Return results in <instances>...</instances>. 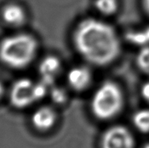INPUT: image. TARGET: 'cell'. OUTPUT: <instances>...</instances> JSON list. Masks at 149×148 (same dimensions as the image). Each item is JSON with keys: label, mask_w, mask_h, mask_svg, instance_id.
Here are the masks:
<instances>
[{"label": "cell", "mask_w": 149, "mask_h": 148, "mask_svg": "<svg viewBox=\"0 0 149 148\" xmlns=\"http://www.w3.org/2000/svg\"><path fill=\"white\" fill-rule=\"evenodd\" d=\"M5 92V88H4V85L2 82L0 81V100L2 99V97H3Z\"/></svg>", "instance_id": "cell-16"}, {"label": "cell", "mask_w": 149, "mask_h": 148, "mask_svg": "<svg viewBox=\"0 0 149 148\" xmlns=\"http://www.w3.org/2000/svg\"><path fill=\"white\" fill-rule=\"evenodd\" d=\"M94 6L98 12L104 15H113L117 12L118 0H95Z\"/></svg>", "instance_id": "cell-12"}, {"label": "cell", "mask_w": 149, "mask_h": 148, "mask_svg": "<svg viewBox=\"0 0 149 148\" xmlns=\"http://www.w3.org/2000/svg\"><path fill=\"white\" fill-rule=\"evenodd\" d=\"M50 96L53 100L57 104H63L67 99V93L61 87L54 86L50 90Z\"/></svg>", "instance_id": "cell-14"}, {"label": "cell", "mask_w": 149, "mask_h": 148, "mask_svg": "<svg viewBox=\"0 0 149 148\" xmlns=\"http://www.w3.org/2000/svg\"><path fill=\"white\" fill-rule=\"evenodd\" d=\"M123 104V93L118 85L113 81H105L95 91L91 109L98 119L109 120L120 112Z\"/></svg>", "instance_id": "cell-3"}, {"label": "cell", "mask_w": 149, "mask_h": 148, "mask_svg": "<svg viewBox=\"0 0 149 148\" xmlns=\"http://www.w3.org/2000/svg\"><path fill=\"white\" fill-rule=\"evenodd\" d=\"M67 81L74 90L79 92L85 90L91 84V71L85 66L73 67L67 74Z\"/></svg>", "instance_id": "cell-8"}, {"label": "cell", "mask_w": 149, "mask_h": 148, "mask_svg": "<svg viewBox=\"0 0 149 148\" xmlns=\"http://www.w3.org/2000/svg\"><path fill=\"white\" fill-rule=\"evenodd\" d=\"M143 7L145 11L149 15V0H143Z\"/></svg>", "instance_id": "cell-17"}, {"label": "cell", "mask_w": 149, "mask_h": 148, "mask_svg": "<svg viewBox=\"0 0 149 148\" xmlns=\"http://www.w3.org/2000/svg\"><path fill=\"white\" fill-rule=\"evenodd\" d=\"M142 148H149V143H147V144H145L144 146H143Z\"/></svg>", "instance_id": "cell-18"}, {"label": "cell", "mask_w": 149, "mask_h": 148, "mask_svg": "<svg viewBox=\"0 0 149 148\" xmlns=\"http://www.w3.org/2000/svg\"><path fill=\"white\" fill-rule=\"evenodd\" d=\"M73 42L79 54L97 66L113 63L121 49L116 30L106 22L93 18L83 19L77 25Z\"/></svg>", "instance_id": "cell-1"}, {"label": "cell", "mask_w": 149, "mask_h": 148, "mask_svg": "<svg viewBox=\"0 0 149 148\" xmlns=\"http://www.w3.org/2000/svg\"><path fill=\"white\" fill-rule=\"evenodd\" d=\"M125 38L128 42L140 48L149 46V26L128 30L125 33Z\"/></svg>", "instance_id": "cell-10"}, {"label": "cell", "mask_w": 149, "mask_h": 148, "mask_svg": "<svg viewBox=\"0 0 149 148\" xmlns=\"http://www.w3.org/2000/svg\"><path fill=\"white\" fill-rule=\"evenodd\" d=\"M132 123L135 127L142 132H149V108L140 109L134 113Z\"/></svg>", "instance_id": "cell-11"}, {"label": "cell", "mask_w": 149, "mask_h": 148, "mask_svg": "<svg viewBox=\"0 0 149 148\" xmlns=\"http://www.w3.org/2000/svg\"><path fill=\"white\" fill-rule=\"evenodd\" d=\"M56 120L57 115L54 110L47 106L37 109L31 117V122L33 127L40 131L50 129L56 123Z\"/></svg>", "instance_id": "cell-9"}, {"label": "cell", "mask_w": 149, "mask_h": 148, "mask_svg": "<svg viewBox=\"0 0 149 148\" xmlns=\"http://www.w3.org/2000/svg\"><path fill=\"white\" fill-rule=\"evenodd\" d=\"M1 18L7 26L12 28H19L27 21V13L23 6L15 3H10L3 6L1 10Z\"/></svg>", "instance_id": "cell-7"}, {"label": "cell", "mask_w": 149, "mask_h": 148, "mask_svg": "<svg viewBox=\"0 0 149 148\" xmlns=\"http://www.w3.org/2000/svg\"><path fill=\"white\" fill-rule=\"evenodd\" d=\"M136 64L142 72L149 74V46L140 48L136 56Z\"/></svg>", "instance_id": "cell-13"}, {"label": "cell", "mask_w": 149, "mask_h": 148, "mask_svg": "<svg viewBox=\"0 0 149 148\" xmlns=\"http://www.w3.org/2000/svg\"><path fill=\"white\" fill-rule=\"evenodd\" d=\"M141 95L147 101L149 102V81L144 83L141 88Z\"/></svg>", "instance_id": "cell-15"}, {"label": "cell", "mask_w": 149, "mask_h": 148, "mask_svg": "<svg viewBox=\"0 0 149 148\" xmlns=\"http://www.w3.org/2000/svg\"><path fill=\"white\" fill-rule=\"evenodd\" d=\"M101 148H135V141L126 127L113 126L104 133Z\"/></svg>", "instance_id": "cell-5"}, {"label": "cell", "mask_w": 149, "mask_h": 148, "mask_svg": "<svg viewBox=\"0 0 149 148\" xmlns=\"http://www.w3.org/2000/svg\"><path fill=\"white\" fill-rule=\"evenodd\" d=\"M37 83L28 78L18 79L10 89V101L16 108H26L38 100Z\"/></svg>", "instance_id": "cell-4"}, {"label": "cell", "mask_w": 149, "mask_h": 148, "mask_svg": "<svg viewBox=\"0 0 149 148\" xmlns=\"http://www.w3.org/2000/svg\"><path fill=\"white\" fill-rule=\"evenodd\" d=\"M61 68L62 65L60 58L55 55L46 56L40 61L38 65L41 81L50 88L61 73Z\"/></svg>", "instance_id": "cell-6"}, {"label": "cell", "mask_w": 149, "mask_h": 148, "mask_svg": "<svg viewBox=\"0 0 149 148\" xmlns=\"http://www.w3.org/2000/svg\"><path fill=\"white\" fill-rule=\"evenodd\" d=\"M38 48V42L32 34H10L0 42V60L10 69H23L34 60Z\"/></svg>", "instance_id": "cell-2"}]
</instances>
